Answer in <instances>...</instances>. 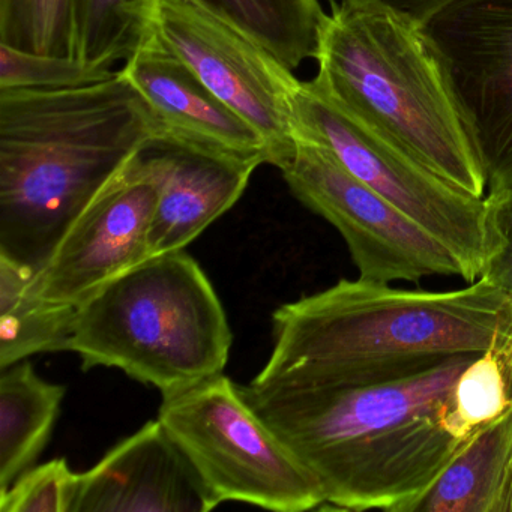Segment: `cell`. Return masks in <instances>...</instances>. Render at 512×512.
I'll list each match as a JSON object with an SVG mask.
<instances>
[{
    "mask_svg": "<svg viewBox=\"0 0 512 512\" xmlns=\"http://www.w3.org/2000/svg\"><path fill=\"white\" fill-rule=\"evenodd\" d=\"M445 59L487 176L512 188V0H463L425 25Z\"/></svg>",
    "mask_w": 512,
    "mask_h": 512,
    "instance_id": "30bf717a",
    "label": "cell"
},
{
    "mask_svg": "<svg viewBox=\"0 0 512 512\" xmlns=\"http://www.w3.org/2000/svg\"><path fill=\"white\" fill-rule=\"evenodd\" d=\"M160 128L127 77L0 89V254L43 268L95 194Z\"/></svg>",
    "mask_w": 512,
    "mask_h": 512,
    "instance_id": "3957f363",
    "label": "cell"
},
{
    "mask_svg": "<svg viewBox=\"0 0 512 512\" xmlns=\"http://www.w3.org/2000/svg\"><path fill=\"white\" fill-rule=\"evenodd\" d=\"M485 199L494 229L502 239V248L481 278L512 293V188L494 196H485Z\"/></svg>",
    "mask_w": 512,
    "mask_h": 512,
    "instance_id": "cb8c5ba5",
    "label": "cell"
},
{
    "mask_svg": "<svg viewBox=\"0 0 512 512\" xmlns=\"http://www.w3.org/2000/svg\"><path fill=\"white\" fill-rule=\"evenodd\" d=\"M143 152L104 184L35 272V290L47 301L80 307L149 259L158 185Z\"/></svg>",
    "mask_w": 512,
    "mask_h": 512,
    "instance_id": "8fae6325",
    "label": "cell"
},
{
    "mask_svg": "<svg viewBox=\"0 0 512 512\" xmlns=\"http://www.w3.org/2000/svg\"><path fill=\"white\" fill-rule=\"evenodd\" d=\"M143 155L158 185L149 259L185 250L241 199L256 172L169 143Z\"/></svg>",
    "mask_w": 512,
    "mask_h": 512,
    "instance_id": "5bb4252c",
    "label": "cell"
},
{
    "mask_svg": "<svg viewBox=\"0 0 512 512\" xmlns=\"http://www.w3.org/2000/svg\"><path fill=\"white\" fill-rule=\"evenodd\" d=\"M217 503L160 419L80 473L73 512H208Z\"/></svg>",
    "mask_w": 512,
    "mask_h": 512,
    "instance_id": "4fadbf2b",
    "label": "cell"
},
{
    "mask_svg": "<svg viewBox=\"0 0 512 512\" xmlns=\"http://www.w3.org/2000/svg\"><path fill=\"white\" fill-rule=\"evenodd\" d=\"M274 347L254 386L370 385L452 355H512V293L485 278L431 292L340 280L281 305Z\"/></svg>",
    "mask_w": 512,
    "mask_h": 512,
    "instance_id": "7a4b0ae2",
    "label": "cell"
},
{
    "mask_svg": "<svg viewBox=\"0 0 512 512\" xmlns=\"http://www.w3.org/2000/svg\"><path fill=\"white\" fill-rule=\"evenodd\" d=\"M118 71L70 56L37 55L0 43V89L80 88L113 79Z\"/></svg>",
    "mask_w": 512,
    "mask_h": 512,
    "instance_id": "7402d4cb",
    "label": "cell"
},
{
    "mask_svg": "<svg viewBox=\"0 0 512 512\" xmlns=\"http://www.w3.org/2000/svg\"><path fill=\"white\" fill-rule=\"evenodd\" d=\"M79 484L65 458L32 466L0 493V512H73Z\"/></svg>",
    "mask_w": 512,
    "mask_h": 512,
    "instance_id": "603a6c76",
    "label": "cell"
},
{
    "mask_svg": "<svg viewBox=\"0 0 512 512\" xmlns=\"http://www.w3.org/2000/svg\"><path fill=\"white\" fill-rule=\"evenodd\" d=\"M289 104L293 134L325 146L347 172L442 241L470 283L484 275L502 248L485 197L464 193L341 112L310 80L293 77Z\"/></svg>",
    "mask_w": 512,
    "mask_h": 512,
    "instance_id": "52a82bcc",
    "label": "cell"
},
{
    "mask_svg": "<svg viewBox=\"0 0 512 512\" xmlns=\"http://www.w3.org/2000/svg\"><path fill=\"white\" fill-rule=\"evenodd\" d=\"M65 388L47 382L29 362L0 374V493L34 466L52 437Z\"/></svg>",
    "mask_w": 512,
    "mask_h": 512,
    "instance_id": "2e32d148",
    "label": "cell"
},
{
    "mask_svg": "<svg viewBox=\"0 0 512 512\" xmlns=\"http://www.w3.org/2000/svg\"><path fill=\"white\" fill-rule=\"evenodd\" d=\"M452 355L392 382L241 386L242 395L316 479L325 505L409 512L473 436L455 422Z\"/></svg>",
    "mask_w": 512,
    "mask_h": 512,
    "instance_id": "6da1fadb",
    "label": "cell"
},
{
    "mask_svg": "<svg viewBox=\"0 0 512 512\" xmlns=\"http://www.w3.org/2000/svg\"><path fill=\"white\" fill-rule=\"evenodd\" d=\"M0 43L37 55L73 58L70 0H0Z\"/></svg>",
    "mask_w": 512,
    "mask_h": 512,
    "instance_id": "44dd1931",
    "label": "cell"
},
{
    "mask_svg": "<svg viewBox=\"0 0 512 512\" xmlns=\"http://www.w3.org/2000/svg\"><path fill=\"white\" fill-rule=\"evenodd\" d=\"M425 26L437 14L463 0H373Z\"/></svg>",
    "mask_w": 512,
    "mask_h": 512,
    "instance_id": "d4e9b609",
    "label": "cell"
},
{
    "mask_svg": "<svg viewBox=\"0 0 512 512\" xmlns=\"http://www.w3.org/2000/svg\"><path fill=\"white\" fill-rule=\"evenodd\" d=\"M512 401L479 428L409 512H511Z\"/></svg>",
    "mask_w": 512,
    "mask_h": 512,
    "instance_id": "9a60e30c",
    "label": "cell"
},
{
    "mask_svg": "<svg viewBox=\"0 0 512 512\" xmlns=\"http://www.w3.org/2000/svg\"><path fill=\"white\" fill-rule=\"evenodd\" d=\"M256 35L287 68L314 59L319 0H211Z\"/></svg>",
    "mask_w": 512,
    "mask_h": 512,
    "instance_id": "d6986e66",
    "label": "cell"
},
{
    "mask_svg": "<svg viewBox=\"0 0 512 512\" xmlns=\"http://www.w3.org/2000/svg\"><path fill=\"white\" fill-rule=\"evenodd\" d=\"M154 35L259 131L271 166L281 169L295 148L289 104L293 71L211 0H158Z\"/></svg>",
    "mask_w": 512,
    "mask_h": 512,
    "instance_id": "9c48e42d",
    "label": "cell"
},
{
    "mask_svg": "<svg viewBox=\"0 0 512 512\" xmlns=\"http://www.w3.org/2000/svg\"><path fill=\"white\" fill-rule=\"evenodd\" d=\"M35 272L0 254V370L38 353L70 352L77 307L44 299Z\"/></svg>",
    "mask_w": 512,
    "mask_h": 512,
    "instance_id": "e0dca14e",
    "label": "cell"
},
{
    "mask_svg": "<svg viewBox=\"0 0 512 512\" xmlns=\"http://www.w3.org/2000/svg\"><path fill=\"white\" fill-rule=\"evenodd\" d=\"M121 73L148 104L160 143L248 169L271 164L259 131L209 91L155 35L124 62Z\"/></svg>",
    "mask_w": 512,
    "mask_h": 512,
    "instance_id": "7c38bea8",
    "label": "cell"
},
{
    "mask_svg": "<svg viewBox=\"0 0 512 512\" xmlns=\"http://www.w3.org/2000/svg\"><path fill=\"white\" fill-rule=\"evenodd\" d=\"M158 0H70L71 56L115 68L154 35Z\"/></svg>",
    "mask_w": 512,
    "mask_h": 512,
    "instance_id": "ac0fdd59",
    "label": "cell"
},
{
    "mask_svg": "<svg viewBox=\"0 0 512 512\" xmlns=\"http://www.w3.org/2000/svg\"><path fill=\"white\" fill-rule=\"evenodd\" d=\"M280 170L293 196L338 230L359 277L389 284L430 277L470 283L463 263L442 241L347 172L320 143L295 134V148Z\"/></svg>",
    "mask_w": 512,
    "mask_h": 512,
    "instance_id": "ba28073f",
    "label": "cell"
},
{
    "mask_svg": "<svg viewBox=\"0 0 512 512\" xmlns=\"http://www.w3.org/2000/svg\"><path fill=\"white\" fill-rule=\"evenodd\" d=\"M158 419L217 506L302 512L325 505L316 479L224 373L163 397Z\"/></svg>",
    "mask_w": 512,
    "mask_h": 512,
    "instance_id": "8992f818",
    "label": "cell"
},
{
    "mask_svg": "<svg viewBox=\"0 0 512 512\" xmlns=\"http://www.w3.org/2000/svg\"><path fill=\"white\" fill-rule=\"evenodd\" d=\"M512 401V355L482 353L458 377L454 418L466 436L499 418Z\"/></svg>",
    "mask_w": 512,
    "mask_h": 512,
    "instance_id": "ffe728a7",
    "label": "cell"
},
{
    "mask_svg": "<svg viewBox=\"0 0 512 512\" xmlns=\"http://www.w3.org/2000/svg\"><path fill=\"white\" fill-rule=\"evenodd\" d=\"M511 512H512V503H511Z\"/></svg>",
    "mask_w": 512,
    "mask_h": 512,
    "instance_id": "484cf974",
    "label": "cell"
},
{
    "mask_svg": "<svg viewBox=\"0 0 512 512\" xmlns=\"http://www.w3.org/2000/svg\"><path fill=\"white\" fill-rule=\"evenodd\" d=\"M230 347L217 292L179 250L134 266L77 307L70 352L85 371L119 368L166 397L223 373Z\"/></svg>",
    "mask_w": 512,
    "mask_h": 512,
    "instance_id": "5b68a950",
    "label": "cell"
},
{
    "mask_svg": "<svg viewBox=\"0 0 512 512\" xmlns=\"http://www.w3.org/2000/svg\"><path fill=\"white\" fill-rule=\"evenodd\" d=\"M317 92L473 197L487 176L442 53L425 26L373 0H331L317 29Z\"/></svg>",
    "mask_w": 512,
    "mask_h": 512,
    "instance_id": "277c9868",
    "label": "cell"
}]
</instances>
